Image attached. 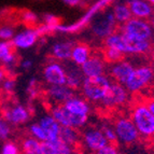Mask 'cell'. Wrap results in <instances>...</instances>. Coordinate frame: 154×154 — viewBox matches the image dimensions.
Returning a JSON list of instances; mask_svg holds the SVG:
<instances>
[{"mask_svg":"<svg viewBox=\"0 0 154 154\" xmlns=\"http://www.w3.org/2000/svg\"><path fill=\"white\" fill-rule=\"evenodd\" d=\"M113 81L108 75L85 78L81 86L83 97L90 103H100L107 95Z\"/></svg>","mask_w":154,"mask_h":154,"instance_id":"obj_1","label":"cell"},{"mask_svg":"<svg viewBox=\"0 0 154 154\" xmlns=\"http://www.w3.org/2000/svg\"><path fill=\"white\" fill-rule=\"evenodd\" d=\"M131 121L136 126L139 136L143 138L154 137V116L150 112L146 103H138L134 107L131 116Z\"/></svg>","mask_w":154,"mask_h":154,"instance_id":"obj_2","label":"cell"},{"mask_svg":"<svg viewBox=\"0 0 154 154\" xmlns=\"http://www.w3.org/2000/svg\"><path fill=\"white\" fill-rule=\"evenodd\" d=\"M116 26L118 23L114 18L112 10H106L93 16L90 28L96 38L105 40L107 37L116 32Z\"/></svg>","mask_w":154,"mask_h":154,"instance_id":"obj_3","label":"cell"},{"mask_svg":"<svg viewBox=\"0 0 154 154\" xmlns=\"http://www.w3.org/2000/svg\"><path fill=\"white\" fill-rule=\"evenodd\" d=\"M153 30V27L148 20L135 17H131L121 27V32H123L126 37L139 41H151L154 33Z\"/></svg>","mask_w":154,"mask_h":154,"instance_id":"obj_4","label":"cell"},{"mask_svg":"<svg viewBox=\"0 0 154 154\" xmlns=\"http://www.w3.org/2000/svg\"><path fill=\"white\" fill-rule=\"evenodd\" d=\"M154 80V70L150 66H139L135 68L124 86L128 93H139L148 88Z\"/></svg>","mask_w":154,"mask_h":154,"instance_id":"obj_5","label":"cell"},{"mask_svg":"<svg viewBox=\"0 0 154 154\" xmlns=\"http://www.w3.org/2000/svg\"><path fill=\"white\" fill-rule=\"evenodd\" d=\"M53 118L64 127H72L80 129L84 127L88 121V116H81L73 114L68 109L65 108L64 105H54L51 107V113Z\"/></svg>","mask_w":154,"mask_h":154,"instance_id":"obj_6","label":"cell"},{"mask_svg":"<svg viewBox=\"0 0 154 154\" xmlns=\"http://www.w3.org/2000/svg\"><path fill=\"white\" fill-rule=\"evenodd\" d=\"M113 128L116 131L118 141L123 144H133L138 141L139 133L131 118L121 116L116 119Z\"/></svg>","mask_w":154,"mask_h":154,"instance_id":"obj_7","label":"cell"},{"mask_svg":"<svg viewBox=\"0 0 154 154\" xmlns=\"http://www.w3.org/2000/svg\"><path fill=\"white\" fill-rule=\"evenodd\" d=\"M1 116L10 125H23L30 120L31 111L22 103H11L2 108Z\"/></svg>","mask_w":154,"mask_h":154,"instance_id":"obj_8","label":"cell"},{"mask_svg":"<svg viewBox=\"0 0 154 154\" xmlns=\"http://www.w3.org/2000/svg\"><path fill=\"white\" fill-rule=\"evenodd\" d=\"M129 93L126 90L125 86L120 83L112 82L110 85L107 95L101 101V105L106 108H116L125 105L128 101Z\"/></svg>","mask_w":154,"mask_h":154,"instance_id":"obj_9","label":"cell"},{"mask_svg":"<svg viewBox=\"0 0 154 154\" xmlns=\"http://www.w3.org/2000/svg\"><path fill=\"white\" fill-rule=\"evenodd\" d=\"M43 80L48 85L66 84V68L65 65L57 60H51L44 66Z\"/></svg>","mask_w":154,"mask_h":154,"instance_id":"obj_10","label":"cell"},{"mask_svg":"<svg viewBox=\"0 0 154 154\" xmlns=\"http://www.w3.org/2000/svg\"><path fill=\"white\" fill-rule=\"evenodd\" d=\"M81 141L88 151L94 153L109 144L101 129L96 127H86L81 135Z\"/></svg>","mask_w":154,"mask_h":154,"instance_id":"obj_11","label":"cell"},{"mask_svg":"<svg viewBox=\"0 0 154 154\" xmlns=\"http://www.w3.org/2000/svg\"><path fill=\"white\" fill-rule=\"evenodd\" d=\"M39 36H40V31L39 30L31 28V27H27L23 30L17 31L14 38L12 39L11 43H12L13 49L27 50L32 48L37 43Z\"/></svg>","mask_w":154,"mask_h":154,"instance_id":"obj_12","label":"cell"},{"mask_svg":"<svg viewBox=\"0 0 154 154\" xmlns=\"http://www.w3.org/2000/svg\"><path fill=\"white\" fill-rule=\"evenodd\" d=\"M45 96L49 101L54 105H64L67 100L75 96V91L66 84L64 85H49L45 90Z\"/></svg>","mask_w":154,"mask_h":154,"instance_id":"obj_13","label":"cell"},{"mask_svg":"<svg viewBox=\"0 0 154 154\" xmlns=\"http://www.w3.org/2000/svg\"><path fill=\"white\" fill-rule=\"evenodd\" d=\"M134 70H135V67L129 60L122 59L120 62L111 65L109 72H110V78L113 82L124 85Z\"/></svg>","mask_w":154,"mask_h":154,"instance_id":"obj_14","label":"cell"},{"mask_svg":"<svg viewBox=\"0 0 154 154\" xmlns=\"http://www.w3.org/2000/svg\"><path fill=\"white\" fill-rule=\"evenodd\" d=\"M83 75L85 78H94L103 75L107 70V63L103 56L92 55L90 58L81 66Z\"/></svg>","mask_w":154,"mask_h":154,"instance_id":"obj_15","label":"cell"},{"mask_svg":"<svg viewBox=\"0 0 154 154\" xmlns=\"http://www.w3.org/2000/svg\"><path fill=\"white\" fill-rule=\"evenodd\" d=\"M127 5L131 10V16L135 18L149 20L154 15V7L146 0H127Z\"/></svg>","mask_w":154,"mask_h":154,"instance_id":"obj_16","label":"cell"},{"mask_svg":"<svg viewBox=\"0 0 154 154\" xmlns=\"http://www.w3.org/2000/svg\"><path fill=\"white\" fill-rule=\"evenodd\" d=\"M66 68V85L69 86L71 90H78L81 88L84 81L85 77L83 75L81 67L77 66V65L72 64L71 62L69 63V65H65Z\"/></svg>","mask_w":154,"mask_h":154,"instance_id":"obj_17","label":"cell"},{"mask_svg":"<svg viewBox=\"0 0 154 154\" xmlns=\"http://www.w3.org/2000/svg\"><path fill=\"white\" fill-rule=\"evenodd\" d=\"M65 108L68 109L73 114L81 116H88L91 113V105L84 97L72 96L64 103Z\"/></svg>","mask_w":154,"mask_h":154,"instance_id":"obj_18","label":"cell"},{"mask_svg":"<svg viewBox=\"0 0 154 154\" xmlns=\"http://www.w3.org/2000/svg\"><path fill=\"white\" fill-rule=\"evenodd\" d=\"M75 43L71 41H57L51 48V56L57 62H67L70 60L72 48Z\"/></svg>","mask_w":154,"mask_h":154,"instance_id":"obj_19","label":"cell"},{"mask_svg":"<svg viewBox=\"0 0 154 154\" xmlns=\"http://www.w3.org/2000/svg\"><path fill=\"white\" fill-rule=\"evenodd\" d=\"M38 123L45 131L46 135H48V140H55V139L59 138V133H60L62 126L59 125L58 122L51 114L43 116Z\"/></svg>","mask_w":154,"mask_h":154,"instance_id":"obj_20","label":"cell"},{"mask_svg":"<svg viewBox=\"0 0 154 154\" xmlns=\"http://www.w3.org/2000/svg\"><path fill=\"white\" fill-rule=\"evenodd\" d=\"M91 56H92V51H91V48L88 44L75 43V45L72 48L70 62L72 64L81 67Z\"/></svg>","mask_w":154,"mask_h":154,"instance_id":"obj_21","label":"cell"},{"mask_svg":"<svg viewBox=\"0 0 154 154\" xmlns=\"http://www.w3.org/2000/svg\"><path fill=\"white\" fill-rule=\"evenodd\" d=\"M112 12L116 23L121 25L128 22L133 17L127 2H118L116 5H114L112 8Z\"/></svg>","mask_w":154,"mask_h":154,"instance_id":"obj_22","label":"cell"},{"mask_svg":"<svg viewBox=\"0 0 154 154\" xmlns=\"http://www.w3.org/2000/svg\"><path fill=\"white\" fill-rule=\"evenodd\" d=\"M59 138L63 141L69 144L70 146H75L80 141H81V135L79 131L72 127H60V133H59Z\"/></svg>","mask_w":154,"mask_h":154,"instance_id":"obj_23","label":"cell"},{"mask_svg":"<svg viewBox=\"0 0 154 154\" xmlns=\"http://www.w3.org/2000/svg\"><path fill=\"white\" fill-rule=\"evenodd\" d=\"M22 154H43L41 148V142L32 137H27L23 139L21 143Z\"/></svg>","mask_w":154,"mask_h":154,"instance_id":"obj_24","label":"cell"},{"mask_svg":"<svg viewBox=\"0 0 154 154\" xmlns=\"http://www.w3.org/2000/svg\"><path fill=\"white\" fill-rule=\"evenodd\" d=\"M28 131L30 134V137L37 139L38 141L43 142L48 140V135H46L45 131L41 127V125L39 123H32L28 127Z\"/></svg>","mask_w":154,"mask_h":154,"instance_id":"obj_25","label":"cell"},{"mask_svg":"<svg viewBox=\"0 0 154 154\" xmlns=\"http://www.w3.org/2000/svg\"><path fill=\"white\" fill-rule=\"evenodd\" d=\"M123 56L124 55L122 54L121 52H119L118 50L109 49V48H106L103 54V57L106 60V63H109V64H111V65L122 60Z\"/></svg>","mask_w":154,"mask_h":154,"instance_id":"obj_26","label":"cell"},{"mask_svg":"<svg viewBox=\"0 0 154 154\" xmlns=\"http://www.w3.org/2000/svg\"><path fill=\"white\" fill-rule=\"evenodd\" d=\"M1 64L5 67V69L8 71V73L10 71H12L13 69H15L16 67H17V65L20 64V63H18V56L15 53V51L11 52L10 54L5 57V60H3Z\"/></svg>","mask_w":154,"mask_h":154,"instance_id":"obj_27","label":"cell"},{"mask_svg":"<svg viewBox=\"0 0 154 154\" xmlns=\"http://www.w3.org/2000/svg\"><path fill=\"white\" fill-rule=\"evenodd\" d=\"M15 29L12 25H2L0 26V41H12L15 36Z\"/></svg>","mask_w":154,"mask_h":154,"instance_id":"obj_28","label":"cell"},{"mask_svg":"<svg viewBox=\"0 0 154 154\" xmlns=\"http://www.w3.org/2000/svg\"><path fill=\"white\" fill-rule=\"evenodd\" d=\"M53 143V146H55L57 153L58 154H72L73 153V148L70 146L69 144H67L66 142H64L60 138H57L55 140H49Z\"/></svg>","mask_w":154,"mask_h":154,"instance_id":"obj_29","label":"cell"},{"mask_svg":"<svg viewBox=\"0 0 154 154\" xmlns=\"http://www.w3.org/2000/svg\"><path fill=\"white\" fill-rule=\"evenodd\" d=\"M1 92L8 94V95H11L13 93L15 92V88H16V81L14 78L12 77H7L5 80L3 81V83L1 84Z\"/></svg>","mask_w":154,"mask_h":154,"instance_id":"obj_30","label":"cell"},{"mask_svg":"<svg viewBox=\"0 0 154 154\" xmlns=\"http://www.w3.org/2000/svg\"><path fill=\"white\" fill-rule=\"evenodd\" d=\"M101 131L103 133L106 139H107V141H108L110 144H114L118 142V137H116V131H114V128H113V126L103 125Z\"/></svg>","mask_w":154,"mask_h":154,"instance_id":"obj_31","label":"cell"},{"mask_svg":"<svg viewBox=\"0 0 154 154\" xmlns=\"http://www.w3.org/2000/svg\"><path fill=\"white\" fill-rule=\"evenodd\" d=\"M11 135V125L0 114V140H8Z\"/></svg>","mask_w":154,"mask_h":154,"instance_id":"obj_32","label":"cell"},{"mask_svg":"<svg viewBox=\"0 0 154 154\" xmlns=\"http://www.w3.org/2000/svg\"><path fill=\"white\" fill-rule=\"evenodd\" d=\"M21 18L24 24L28 26H32L38 22V16L36 13L31 12V11H24L21 14Z\"/></svg>","mask_w":154,"mask_h":154,"instance_id":"obj_33","label":"cell"},{"mask_svg":"<svg viewBox=\"0 0 154 154\" xmlns=\"http://www.w3.org/2000/svg\"><path fill=\"white\" fill-rule=\"evenodd\" d=\"M1 154H21V149L14 142L7 141L1 149Z\"/></svg>","mask_w":154,"mask_h":154,"instance_id":"obj_34","label":"cell"},{"mask_svg":"<svg viewBox=\"0 0 154 154\" xmlns=\"http://www.w3.org/2000/svg\"><path fill=\"white\" fill-rule=\"evenodd\" d=\"M14 51L11 42L0 41V63H2L5 58L10 54L11 52Z\"/></svg>","mask_w":154,"mask_h":154,"instance_id":"obj_35","label":"cell"},{"mask_svg":"<svg viewBox=\"0 0 154 154\" xmlns=\"http://www.w3.org/2000/svg\"><path fill=\"white\" fill-rule=\"evenodd\" d=\"M95 154H120L118 148L114 144H107L106 146H103V149L98 150L97 152H95Z\"/></svg>","mask_w":154,"mask_h":154,"instance_id":"obj_36","label":"cell"},{"mask_svg":"<svg viewBox=\"0 0 154 154\" xmlns=\"http://www.w3.org/2000/svg\"><path fill=\"white\" fill-rule=\"evenodd\" d=\"M41 148H42V151H43V154H58L56 149H55V146L49 140L41 142Z\"/></svg>","mask_w":154,"mask_h":154,"instance_id":"obj_37","label":"cell"},{"mask_svg":"<svg viewBox=\"0 0 154 154\" xmlns=\"http://www.w3.org/2000/svg\"><path fill=\"white\" fill-rule=\"evenodd\" d=\"M44 24L48 27H57V18L53 14H45L43 17Z\"/></svg>","mask_w":154,"mask_h":154,"instance_id":"obj_38","label":"cell"},{"mask_svg":"<svg viewBox=\"0 0 154 154\" xmlns=\"http://www.w3.org/2000/svg\"><path fill=\"white\" fill-rule=\"evenodd\" d=\"M20 67H21L23 70H30L33 67V62L31 59H23V60L20 63Z\"/></svg>","mask_w":154,"mask_h":154,"instance_id":"obj_39","label":"cell"},{"mask_svg":"<svg viewBox=\"0 0 154 154\" xmlns=\"http://www.w3.org/2000/svg\"><path fill=\"white\" fill-rule=\"evenodd\" d=\"M62 1L69 7H79L84 2L85 0H62Z\"/></svg>","mask_w":154,"mask_h":154,"instance_id":"obj_40","label":"cell"},{"mask_svg":"<svg viewBox=\"0 0 154 154\" xmlns=\"http://www.w3.org/2000/svg\"><path fill=\"white\" fill-rule=\"evenodd\" d=\"M7 77H8V71L5 69L3 66H0V86H1V84L3 83Z\"/></svg>","mask_w":154,"mask_h":154,"instance_id":"obj_41","label":"cell"},{"mask_svg":"<svg viewBox=\"0 0 154 154\" xmlns=\"http://www.w3.org/2000/svg\"><path fill=\"white\" fill-rule=\"evenodd\" d=\"M146 105V107H148V109L150 110V112L154 116V98H151V99L148 100Z\"/></svg>","mask_w":154,"mask_h":154,"instance_id":"obj_42","label":"cell"},{"mask_svg":"<svg viewBox=\"0 0 154 154\" xmlns=\"http://www.w3.org/2000/svg\"><path fill=\"white\" fill-rule=\"evenodd\" d=\"M150 23H151V25H152V27H153V29H154V15L151 17V21H150Z\"/></svg>","mask_w":154,"mask_h":154,"instance_id":"obj_43","label":"cell"},{"mask_svg":"<svg viewBox=\"0 0 154 154\" xmlns=\"http://www.w3.org/2000/svg\"><path fill=\"white\" fill-rule=\"evenodd\" d=\"M146 1H148V2H149L151 5H153V7H154V0H146Z\"/></svg>","mask_w":154,"mask_h":154,"instance_id":"obj_44","label":"cell"},{"mask_svg":"<svg viewBox=\"0 0 154 154\" xmlns=\"http://www.w3.org/2000/svg\"><path fill=\"white\" fill-rule=\"evenodd\" d=\"M151 52L153 53V55H154V42L151 44Z\"/></svg>","mask_w":154,"mask_h":154,"instance_id":"obj_45","label":"cell"},{"mask_svg":"<svg viewBox=\"0 0 154 154\" xmlns=\"http://www.w3.org/2000/svg\"><path fill=\"white\" fill-rule=\"evenodd\" d=\"M1 95H2V92H1V88H0V97H1Z\"/></svg>","mask_w":154,"mask_h":154,"instance_id":"obj_46","label":"cell"},{"mask_svg":"<svg viewBox=\"0 0 154 154\" xmlns=\"http://www.w3.org/2000/svg\"><path fill=\"white\" fill-rule=\"evenodd\" d=\"M153 12H154V9H153Z\"/></svg>","mask_w":154,"mask_h":154,"instance_id":"obj_47","label":"cell"}]
</instances>
